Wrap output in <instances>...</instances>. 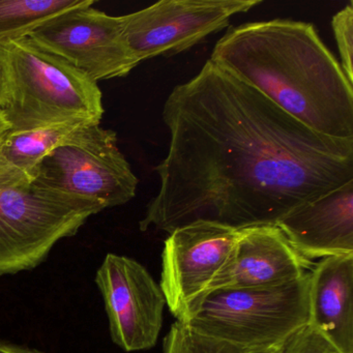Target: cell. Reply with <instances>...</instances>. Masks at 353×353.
I'll return each mask as SVG.
<instances>
[{"mask_svg": "<svg viewBox=\"0 0 353 353\" xmlns=\"http://www.w3.org/2000/svg\"><path fill=\"white\" fill-rule=\"evenodd\" d=\"M168 152L140 230L276 225L353 181V139L312 131L212 61L165 101Z\"/></svg>", "mask_w": 353, "mask_h": 353, "instance_id": "cell-1", "label": "cell"}, {"mask_svg": "<svg viewBox=\"0 0 353 353\" xmlns=\"http://www.w3.org/2000/svg\"><path fill=\"white\" fill-rule=\"evenodd\" d=\"M208 61L312 131L353 139V84L314 24L274 19L234 26Z\"/></svg>", "mask_w": 353, "mask_h": 353, "instance_id": "cell-2", "label": "cell"}, {"mask_svg": "<svg viewBox=\"0 0 353 353\" xmlns=\"http://www.w3.org/2000/svg\"><path fill=\"white\" fill-rule=\"evenodd\" d=\"M6 102L0 112L9 132H26L73 121L101 123L98 83L28 38L0 45Z\"/></svg>", "mask_w": 353, "mask_h": 353, "instance_id": "cell-3", "label": "cell"}, {"mask_svg": "<svg viewBox=\"0 0 353 353\" xmlns=\"http://www.w3.org/2000/svg\"><path fill=\"white\" fill-rule=\"evenodd\" d=\"M310 272L280 286L214 291L185 324L245 350L279 348L309 323Z\"/></svg>", "mask_w": 353, "mask_h": 353, "instance_id": "cell-4", "label": "cell"}, {"mask_svg": "<svg viewBox=\"0 0 353 353\" xmlns=\"http://www.w3.org/2000/svg\"><path fill=\"white\" fill-rule=\"evenodd\" d=\"M102 204L32 183L0 190V276L30 270L73 236Z\"/></svg>", "mask_w": 353, "mask_h": 353, "instance_id": "cell-5", "label": "cell"}, {"mask_svg": "<svg viewBox=\"0 0 353 353\" xmlns=\"http://www.w3.org/2000/svg\"><path fill=\"white\" fill-rule=\"evenodd\" d=\"M241 229L219 223H192L173 231L162 253L160 287L176 321L188 323L232 256Z\"/></svg>", "mask_w": 353, "mask_h": 353, "instance_id": "cell-6", "label": "cell"}, {"mask_svg": "<svg viewBox=\"0 0 353 353\" xmlns=\"http://www.w3.org/2000/svg\"><path fill=\"white\" fill-rule=\"evenodd\" d=\"M261 0H161L121 16L123 34L140 63L189 50L247 13Z\"/></svg>", "mask_w": 353, "mask_h": 353, "instance_id": "cell-7", "label": "cell"}, {"mask_svg": "<svg viewBox=\"0 0 353 353\" xmlns=\"http://www.w3.org/2000/svg\"><path fill=\"white\" fill-rule=\"evenodd\" d=\"M28 38L97 83L125 77L140 65L125 40L121 16L107 15L94 6L61 14Z\"/></svg>", "mask_w": 353, "mask_h": 353, "instance_id": "cell-8", "label": "cell"}, {"mask_svg": "<svg viewBox=\"0 0 353 353\" xmlns=\"http://www.w3.org/2000/svg\"><path fill=\"white\" fill-rule=\"evenodd\" d=\"M96 284L104 299L113 343L125 352L156 346L166 301L148 270L127 256L107 254Z\"/></svg>", "mask_w": 353, "mask_h": 353, "instance_id": "cell-9", "label": "cell"}, {"mask_svg": "<svg viewBox=\"0 0 353 353\" xmlns=\"http://www.w3.org/2000/svg\"><path fill=\"white\" fill-rule=\"evenodd\" d=\"M34 185L97 202L106 210L131 201L138 179L115 134L100 143L53 150L39 164Z\"/></svg>", "mask_w": 353, "mask_h": 353, "instance_id": "cell-10", "label": "cell"}, {"mask_svg": "<svg viewBox=\"0 0 353 353\" xmlns=\"http://www.w3.org/2000/svg\"><path fill=\"white\" fill-rule=\"evenodd\" d=\"M312 268L313 262L301 257L276 225L241 229L232 256L210 285L208 294L288 284Z\"/></svg>", "mask_w": 353, "mask_h": 353, "instance_id": "cell-11", "label": "cell"}, {"mask_svg": "<svg viewBox=\"0 0 353 353\" xmlns=\"http://www.w3.org/2000/svg\"><path fill=\"white\" fill-rule=\"evenodd\" d=\"M276 226L309 261L353 255V181L301 204Z\"/></svg>", "mask_w": 353, "mask_h": 353, "instance_id": "cell-12", "label": "cell"}, {"mask_svg": "<svg viewBox=\"0 0 353 353\" xmlns=\"http://www.w3.org/2000/svg\"><path fill=\"white\" fill-rule=\"evenodd\" d=\"M309 324L340 353H353V255L324 258L312 268Z\"/></svg>", "mask_w": 353, "mask_h": 353, "instance_id": "cell-13", "label": "cell"}, {"mask_svg": "<svg viewBox=\"0 0 353 353\" xmlns=\"http://www.w3.org/2000/svg\"><path fill=\"white\" fill-rule=\"evenodd\" d=\"M100 123L73 121L26 132L0 133V152L8 163L34 181L41 161L53 150L68 145H92L115 135Z\"/></svg>", "mask_w": 353, "mask_h": 353, "instance_id": "cell-14", "label": "cell"}, {"mask_svg": "<svg viewBox=\"0 0 353 353\" xmlns=\"http://www.w3.org/2000/svg\"><path fill=\"white\" fill-rule=\"evenodd\" d=\"M96 0H0V45L28 38L49 20Z\"/></svg>", "mask_w": 353, "mask_h": 353, "instance_id": "cell-15", "label": "cell"}, {"mask_svg": "<svg viewBox=\"0 0 353 353\" xmlns=\"http://www.w3.org/2000/svg\"><path fill=\"white\" fill-rule=\"evenodd\" d=\"M222 341L198 334L187 324L175 321L164 339L163 353H249Z\"/></svg>", "mask_w": 353, "mask_h": 353, "instance_id": "cell-16", "label": "cell"}, {"mask_svg": "<svg viewBox=\"0 0 353 353\" xmlns=\"http://www.w3.org/2000/svg\"><path fill=\"white\" fill-rule=\"evenodd\" d=\"M334 40L338 45L340 65L348 81L353 84V3L350 1L332 19Z\"/></svg>", "mask_w": 353, "mask_h": 353, "instance_id": "cell-17", "label": "cell"}, {"mask_svg": "<svg viewBox=\"0 0 353 353\" xmlns=\"http://www.w3.org/2000/svg\"><path fill=\"white\" fill-rule=\"evenodd\" d=\"M279 353H340V351L307 323L279 347Z\"/></svg>", "mask_w": 353, "mask_h": 353, "instance_id": "cell-18", "label": "cell"}, {"mask_svg": "<svg viewBox=\"0 0 353 353\" xmlns=\"http://www.w3.org/2000/svg\"><path fill=\"white\" fill-rule=\"evenodd\" d=\"M0 353H46L38 349L12 344V343L0 342Z\"/></svg>", "mask_w": 353, "mask_h": 353, "instance_id": "cell-19", "label": "cell"}, {"mask_svg": "<svg viewBox=\"0 0 353 353\" xmlns=\"http://www.w3.org/2000/svg\"><path fill=\"white\" fill-rule=\"evenodd\" d=\"M5 84H3V72H1V67H0V108L5 105Z\"/></svg>", "mask_w": 353, "mask_h": 353, "instance_id": "cell-20", "label": "cell"}, {"mask_svg": "<svg viewBox=\"0 0 353 353\" xmlns=\"http://www.w3.org/2000/svg\"><path fill=\"white\" fill-rule=\"evenodd\" d=\"M9 130V125H8L7 121L3 119V114L0 112V133L8 131Z\"/></svg>", "mask_w": 353, "mask_h": 353, "instance_id": "cell-21", "label": "cell"}, {"mask_svg": "<svg viewBox=\"0 0 353 353\" xmlns=\"http://www.w3.org/2000/svg\"><path fill=\"white\" fill-rule=\"evenodd\" d=\"M249 353H279V348L266 349V350L250 351Z\"/></svg>", "mask_w": 353, "mask_h": 353, "instance_id": "cell-22", "label": "cell"}]
</instances>
